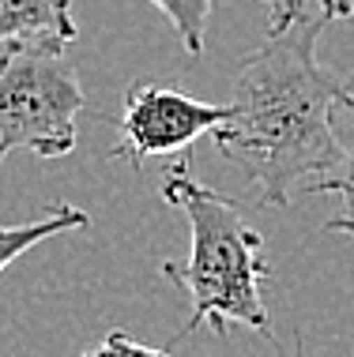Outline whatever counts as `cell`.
Instances as JSON below:
<instances>
[{
	"label": "cell",
	"instance_id": "obj_1",
	"mask_svg": "<svg viewBox=\"0 0 354 357\" xmlns=\"http://www.w3.org/2000/svg\"><path fill=\"white\" fill-rule=\"evenodd\" d=\"M332 15L305 0H275L264 42L242 61L230 121L215 147L260 188V207H286L336 166V105L354 86L320 64L317 42Z\"/></svg>",
	"mask_w": 354,
	"mask_h": 357
},
{
	"label": "cell",
	"instance_id": "obj_2",
	"mask_svg": "<svg viewBox=\"0 0 354 357\" xmlns=\"http://www.w3.org/2000/svg\"><path fill=\"white\" fill-rule=\"evenodd\" d=\"M162 199L185 215L193 237L185 264H162V275L174 278L193 301L177 339L193 335L200 324H212L215 335H226L230 324H245L272 339V320L260 297V282L267 278L264 237L245 222L242 204L200 185L189 173V158L166 173Z\"/></svg>",
	"mask_w": 354,
	"mask_h": 357
},
{
	"label": "cell",
	"instance_id": "obj_3",
	"mask_svg": "<svg viewBox=\"0 0 354 357\" xmlns=\"http://www.w3.org/2000/svg\"><path fill=\"white\" fill-rule=\"evenodd\" d=\"M68 42L0 45V162L12 151L38 158H64L75 147V117L83 113V86L68 64Z\"/></svg>",
	"mask_w": 354,
	"mask_h": 357
},
{
	"label": "cell",
	"instance_id": "obj_4",
	"mask_svg": "<svg viewBox=\"0 0 354 357\" xmlns=\"http://www.w3.org/2000/svg\"><path fill=\"white\" fill-rule=\"evenodd\" d=\"M226 121H230V102L215 105L158 83H136L124 91L117 147L110 151V158H128L132 166H143L158 154H181Z\"/></svg>",
	"mask_w": 354,
	"mask_h": 357
},
{
	"label": "cell",
	"instance_id": "obj_5",
	"mask_svg": "<svg viewBox=\"0 0 354 357\" xmlns=\"http://www.w3.org/2000/svg\"><path fill=\"white\" fill-rule=\"evenodd\" d=\"M75 42L80 26L72 19V0H0V45L15 42Z\"/></svg>",
	"mask_w": 354,
	"mask_h": 357
},
{
	"label": "cell",
	"instance_id": "obj_6",
	"mask_svg": "<svg viewBox=\"0 0 354 357\" xmlns=\"http://www.w3.org/2000/svg\"><path fill=\"white\" fill-rule=\"evenodd\" d=\"M332 132H336V166L313 181L302 196H339L343 211L328 218V229L354 237V91L336 105Z\"/></svg>",
	"mask_w": 354,
	"mask_h": 357
},
{
	"label": "cell",
	"instance_id": "obj_7",
	"mask_svg": "<svg viewBox=\"0 0 354 357\" xmlns=\"http://www.w3.org/2000/svg\"><path fill=\"white\" fill-rule=\"evenodd\" d=\"M87 226H91L87 211L68 207V204L50 207L42 218H34V222H19V226H0V275H4L19 256L31 252L34 245L50 241L53 234H64V229H87Z\"/></svg>",
	"mask_w": 354,
	"mask_h": 357
},
{
	"label": "cell",
	"instance_id": "obj_8",
	"mask_svg": "<svg viewBox=\"0 0 354 357\" xmlns=\"http://www.w3.org/2000/svg\"><path fill=\"white\" fill-rule=\"evenodd\" d=\"M151 4L170 19V26L177 31L189 56L204 53V31H207V19H212V0H151Z\"/></svg>",
	"mask_w": 354,
	"mask_h": 357
},
{
	"label": "cell",
	"instance_id": "obj_9",
	"mask_svg": "<svg viewBox=\"0 0 354 357\" xmlns=\"http://www.w3.org/2000/svg\"><path fill=\"white\" fill-rule=\"evenodd\" d=\"M83 357H174V354L162 350V346L136 342L132 335H124V331H113V335H106L98 346H91Z\"/></svg>",
	"mask_w": 354,
	"mask_h": 357
},
{
	"label": "cell",
	"instance_id": "obj_10",
	"mask_svg": "<svg viewBox=\"0 0 354 357\" xmlns=\"http://www.w3.org/2000/svg\"><path fill=\"white\" fill-rule=\"evenodd\" d=\"M272 4H275V0H272ZM320 8L332 19H351L354 15V0H320Z\"/></svg>",
	"mask_w": 354,
	"mask_h": 357
},
{
	"label": "cell",
	"instance_id": "obj_11",
	"mask_svg": "<svg viewBox=\"0 0 354 357\" xmlns=\"http://www.w3.org/2000/svg\"><path fill=\"white\" fill-rule=\"evenodd\" d=\"M279 357H305V350H302V335L294 339V350H283V346H279Z\"/></svg>",
	"mask_w": 354,
	"mask_h": 357
}]
</instances>
